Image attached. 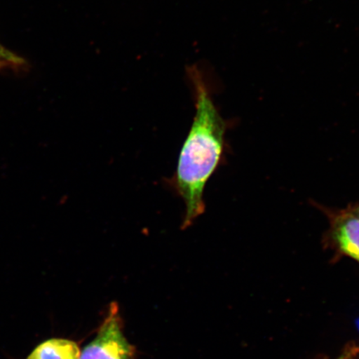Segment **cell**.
<instances>
[{
  "label": "cell",
  "instance_id": "obj_8",
  "mask_svg": "<svg viewBox=\"0 0 359 359\" xmlns=\"http://www.w3.org/2000/svg\"><path fill=\"white\" fill-rule=\"evenodd\" d=\"M358 327H359V321H358Z\"/></svg>",
  "mask_w": 359,
  "mask_h": 359
},
{
  "label": "cell",
  "instance_id": "obj_1",
  "mask_svg": "<svg viewBox=\"0 0 359 359\" xmlns=\"http://www.w3.org/2000/svg\"><path fill=\"white\" fill-rule=\"evenodd\" d=\"M187 75L194 89L196 114L172 180L185 204L182 229L205 212V187L221 161L226 129L201 72L195 66L187 67Z\"/></svg>",
  "mask_w": 359,
  "mask_h": 359
},
{
  "label": "cell",
  "instance_id": "obj_6",
  "mask_svg": "<svg viewBox=\"0 0 359 359\" xmlns=\"http://www.w3.org/2000/svg\"><path fill=\"white\" fill-rule=\"evenodd\" d=\"M339 359H359V351L356 348H351L344 353Z\"/></svg>",
  "mask_w": 359,
  "mask_h": 359
},
{
  "label": "cell",
  "instance_id": "obj_4",
  "mask_svg": "<svg viewBox=\"0 0 359 359\" xmlns=\"http://www.w3.org/2000/svg\"><path fill=\"white\" fill-rule=\"evenodd\" d=\"M80 350L73 341L53 339L35 348L27 359H79Z\"/></svg>",
  "mask_w": 359,
  "mask_h": 359
},
{
  "label": "cell",
  "instance_id": "obj_2",
  "mask_svg": "<svg viewBox=\"0 0 359 359\" xmlns=\"http://www.w3.org/2000/svg\"><path fill=\"white\" fill-rule=\"evenodd\" d=\"M131 345L125 338L118 311L111 308L95 339L84 348L79 359H132Z\"/></svg>",
  "mask_w": 359,
  "mask_h": 359
},
{
  "label": "cell",
  "instance_id": "obj_7",
  "mask_svg": "<svg viewBox=\"0 0 359 359\" xmlns=\"http://www.w3.org/2000/svg\"><path fill=\"white\" fill-rule=\"evenodd\" d=\"M353 212L356 213L358 217H359V205L357 206H352Z\"/></svg>",
  "mask_w": 359,
  "mask_h": 359
},
{
  "label": "cell",
  "instance_id": "obj_3",
  "mask_svg": "<svg viewBox=\"0 0 359 359\" xmlns=\"http://www.w3.org/2000/svg\"><path fill=\"white\" fill-rule=\"evenodd\" d=\"M327 215L332 242L341 253L359 263V217L353 212L352 206Z\"/></svg>",
  "mask_w": 359,
  "mask_h": 359
},
{
  "label": "cell",
  "instance_id": "obj_5",
  "mask_svg": "<svg viewBox=\"0 0 359 359\" xmlns=\"http://www.w3.org/2000/svg\"><path fill=\"white\" fill-rule=\"evenodd\" d=\"M22 60L0 44V67L6 66L20 65Z\"/></svg>",
  "mask_w": 359,
  "mask_h": 359
}]
</instances>
